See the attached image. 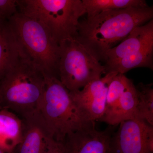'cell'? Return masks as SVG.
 Instances as JSON below:
<instances>
[{
  "mask_svg": "<svg viewBox=\"0 0 153 153\" xmlns=\"http://www.w3.org/2000/svg\"><path fill=\"white\" fill-rule=\"evenodd\" d=\"M22 118L24 130L19 153H43L54 137L40 111Z\"/></svg>",
  "mask_w": 153,
  "mask_h": 153,
  "instance_id": "10",
  "label": "cell"
},
{
  "mask_svg": "<svg viewBox=\"0 0 153 153\" xmlns=\"http://www.w3.org/2000/svg\"><path fill=\"white\" fill-rule=\"evenodd\" d=\"M115 71L107 73L103 77L93 80L81 90L70 92L73 101L91 120L99 121L105 114L108 84Z\"/></svg>",
  "mask_w": 153,
  "mask_h": 153,
  "instance_id": "7",
  "label": "cell"
},
{
  "mask_svg": "<svg viewBox=\"0 0 153 153\" xmlns=\"http://www.w3.org/2000/svg\"><path fill=\"white\" fill-rule=\"evenodd\" d=\"M131 81L124 74L117 73L114 76L108 87L105 112L116 104Z\"/></svg>",
  "mask_w": 153,
  "mask_h": 153,
  "instance_id": "18",
  "label": "cell"
},
{
  "mask_svg": "<svg viewBox=\"0 0 153 153\" xmlns=\"http://www.w3.org/2000/svg\"><path fill=\"white\" fill-rule=\"evenodd\" d=\"M39 111L54 138L61 142L68 134L95 123L79 109L69 91L55 77H45Z\"/></svg>",
  "mask_w": 153,
  "mask_h": 153,
  "instance_id": "4",
  "label": "cell"
},
{
  "mask_svg": "<svg viewBox=\"0 0 153 153\" xmlns=\"http://www.w3.org/2000/svg\"><path fill=\"white\" fill-rule=\"evenodd\" d=\"M19 12L40 22L59 44L77 34L85 14L82 0H17Z\"/></svg>",
  "mask_w": 153,
  "mask_h": 153,
  "instance_id": "5",
  "label": "cell"
},
{
  "mask_svg": "<svg viewBox=\"0 0 153 153\" xmlns=\"http://www.w3.org/2000/svg\"><path fill=\"white\" fill-rule=\"evenodd\" d=\"M19 13L17 0H0V13L5 20Z\"/></svg>",
  "mask_w": 153,
  "mask_h": 153,
  "instance_id": "19",
  "label": "cell"
},
{
  "mask_svg": "<svg viewBox=\"0 0 153 153\" xmlns=\"http://www.w3.org/2000/svg\"><path fill=\"white\" fill-rule=\"evenodd\" d=\"M138 96L135 85L132 81L117 102L105 113L100 121L115 126L129 120L137 119Z\"/></svg>",
  "mask_w": 153,
  "mask_h": 153,
  "instance_id": "12",
  "label": "cell"
},
{
  "mask_svg": "<svg viewBox=\"0 0 153 153\" xmlns=\"http://www.w3.org/2000/svg\"><path fill=\"white\" fill-rule=\"evenodd\" d=\"M111 128L99 131L93 123L68 134L63 142L64 153H111Z\"/></svg>",
  "mask_w": 153,
  "mask_h": 153,
  "instance_id": "8",
  "label": "cell"
},
{
  "mask_svg": "<svg viewBox=\"0 0 153 153\" xmlns=\"http://www.w3.org/2000/svg\"><path fill=\"white\" fill-rule=\"evenodd\" d=\"M153 45V20L135 28L119 44L109 49L105 55V64L134 54Z\"/></svg>",
  "mask_w": 153,
  "mask_h": 153,
  "instance_id": "11",
  "label": "cell"
},
{
  "mask_svg": "<svg viewBox=\"0 0 153 153\" xmlns=\"http://www.w3.org/2000/svg\"><path fill=\"white\" fill-rule=\"evenodd\" d=\"M153 45L104 66L106 74L111 71L124 74L133 68L147 67L153 69Z\"/></svg>",
  "mask_w": 153,
  "mask_h": 153,
  "instance_id": "15",
  "label": "cell"
},
{
  "mask_svg": "<svg viewBox=\"0 0 153 153\" xmlns=\"http://www.w3.org/2000/svg\"><path fill=\"white\" fill-rule=\"evenodd\" d=\"M45 81L43 73L20 53L0 82V109L9 110L21 118L39 111Z\"/></svg>",
  "mask_w": 153,
  "mask_h": 153,
  "instance_id": "2",
  "label": "cell"
},
{
  "mask_svg": "<svg viewBox=\"0 0 153 153\" xmlns=\"http://www.w3.org/2000/svg\"><path fill=\"white\" fill-rule=\"evenodd\" d=\"M87 18L105 11L149 7L144 0H82Z\"/></svg>",
  "mask_w": 153,
  "mask_h": 153,
  "instance_id": "16",
  "label": "cell"
},
{
  "mask_svg": "<svg viewBox=\"0 0 153 153\" xmlns=\"http://www.w3.org/2000/svg\"><path fill=\"white\" fill-rule=\"evenodd\" d=\"M59 79L70 92L81 90L106 74L105 68L75 38L59 44Z\"/></svg>",
  "mask_w": 153,
  "mask_h": 153,
  "instance_id": "6",
  "label": "cell"
},
{
  "mask_svg": "<svg viewBox=\"0 0 153 153\" xmlns=\"http://www.w3.org/2000/svg\"><path fill=\"white\" fill-rule=\"evenodd\" d=\"M19 55V47L7 21L0 27V82Z\"/></svg>",
  "mask_w": 153,
  "mask_h": 153,
  "instance_id": "14",
  "label": "cell"
},
{
  "mask_svg": "<svg viewBox=\"0 0 153 153\" xmlns=\"http://www.w3.org/2000/svg\"><path fill=\"white\" fill-rule=\"evenodd\" d=\"M153 17L152 7L104 11L79 22L75 39L99 61L105 62L109 49Z\"/></svg>",
  "mask_w": 153,
  "mask_h": 153,
  "instance_id": "1",
  "label": "cell"
},
{
  "mask_svg": "<svg viewBox=\"0 0 153 153\" xmlns=\"http://www.w3.org/2000/svg\"><path fill=\"white\" fill-rule=\"evenodd\" d=\"M152 83H140L136 86L138 96V119L145 120L153 126V88Z\"/></svg>",
  "mask_w": 153,
  "mask_h": 153,
  "instance_id": "17",
  "label": "cell"
},
{
  "mask_svg": "<svg viewBox=\"0 0 153 153\" xmlns=\"http://www.w3.org/2000/svg\"><path fill=\"white\" fill-rule=\"evenodd\" d=\"M23 130L22 118L9 110L0 109V148L15 151L22 142Z\"/></svg>",
  "mask_w": 153,
  "mask_h": 153,
  "instance_id": "13",
  "label": "cell"
},
{
  "mask_svg": "<svg viewBox=\"0 0 153 153\" xmlns=\"http://www.w3.org/2000/svg\"><path fill=\"white\" fill-rule=\"evenodd\" d=\"M0 153H15V151H7L0 148Z\"/></svg>",
  "mask_w": 153,
  "mask_h": 153,
  "instance_id": "21",
  "label": "cell"
},
{
  "mask_svg": "<svg viewBox=\"0 0 153 153\" xmlns=\"http://www.w3.org/2000/svg\"><path fill=\"white\" fill-rule=\"evenodd\" d=\"M63 142L57 141L54 138L50 139L43 153H64Z\"/></svg>",
  "mask_w": 153,
  "mask_h": 153,
  "instance_id": "20",
  "label": "cell"
},
{
  "mask_svg": "<svg viewBox=\"0 0 153 153\" xmlns=\"http://www.w3.org/2000/svg\"><path fill=\"white\" fill-rule=\"evenodd\" d=\"M20 54L43 73L45 77L59 79L60 48L43 25L17 13L8 20Z\"/></svg>",
  "mask_w": 153,
  "mask_h": 153,
  "instance_id": "3",
  "label": "cell"
},
{
  "mask_svg": "<svg viewBox=\"0 0 153 153\" xmlns=\"http://www.w3.org/2000/svg\"><path fill=\"white\" fill-rule=\"evenodd\" d=\"M148 124L137 119L121 123L117 131L111 137V153H149L146 143Z\"/></svg>",
  "mask_w": 153,
  "mask_h": 153,
  "instance_id": "9",
  "label": "cell"
}]
</instances>
